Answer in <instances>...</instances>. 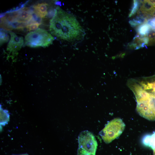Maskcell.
Here are the masks:
<instances>
[{
    "label": "cell",
    "mask_w": 155,
    "mask_h": 155,
    "mask_svg": "<svg viewBox=\"0 0 155 155\" xmlns=\"http://www.w3.org/2000/svg\"><path fill=\"white\" fill-rule=\"evenodd\" d=\"M0 124L2 125H5L7 123L9 120V115L6 110H0Z\"/></svg>",
    "instance_id": "obj_11"
},
{
    "label": "cell",
    "mask_w": 155,
    "mask_h": 155,
    "mask_svg": "<svg viewBox=\"0 0 155 155\" xmlns=\"http://www.w3.org/2000/svg\"><path fill=\"white\" fill-rule=\"evenodd\" d=\"M48 4L46 3H38L32 7L34 11L38 17L44 18L48 15L47 7Z\"/></svg>",
    "instance_id": "obj_8"
},
{
    "label": "cell",
    "mask_w": 155,
    "mask_h": 155,
    "mask_svg": "<svg viewBox=\"0 0 155 155\" xmlns=\"http://www.w3.org/2000/svg\"><path fill=\"white\" fill-rule=\"evenodd\" d=\"M54 37L46 30L38 28L31 31L25 36L24 44L32 47H46L51 44Z\"/></svg>",
    "instance_id": "obj_2"
},
{
    "label": "cell",
    "mask_w": 155,
    "mask_h": 155,
    "mask_svg": "<svg viewBox=\"0 0 155 155\" xmlns=\"http://www.w3.org/2000/svg\"><path fill=\"white\" fill-rule=\"evenodd\" d=\"M152 18H155V8L154 7L148 13Z\"/></svg>",
    "instance_id": "obj_17"
},
{
    "label": "cell",
    "mask_w": 155,
    "mask_h": 155,
    "mask_svg": "<svg viewBox=\"0 0 155 155\" xmlns=\"http://www.w3.org/2000/svg\"><path fill=\"white\" fill-rule=\"evenodd\" d=\"M142 144L145 146L150 148L155 155V131L152 134L144 135L142 139Z\"/></svg>",
    "instance_id": "obj_7"
},
{
    "label": "cell",
    "mask_w": 155,
    "mask_h": 155,
    "mask_svg": "<svg viewBox=\"0 0 155 155\" xmlns=\"http://www.w3.org/2000/svg\"><path fill=\"white\" fill-rule=\"evenodd\" d=\"M9 33L10 35V39L8 44L7 50L13 52L17 51L23 44V38L12 32L9 31Z\"/></svg>",
    "instance_id": "obj_6"
},
{
    "label": "cell",
    "mask_w": 155,
    "mask_h": 155,
    "mask_svg": "<svg viewBox=\"0 0 155 155\" xmlns=\"http://www.w3.org/2000/svg\"><path fill=\"white\" fill-rule=\"evenodd\" d=\"M148 92V97L141 101L142 110L146 119L155 121V89Z\"/></svg>",
    "instance_id": "obj_5"
},
{
    "label": "cell",
    "mask_w": 155,
    "mask_h": 155,
    "mask_svg": "<svg viewBox=\"0 0 155 155\" xmlns=\"http://www.w3.org/2000/svg\"><path fill=\"white\" fill-rule=\"evenodd\" d=\"M79 148L95 155L98 144L93 134L87 130L82 131L78 137Z\"/></svg>",
    "instance_id": "obj_4"
},
{
    "label": "cell",
    "mask_w": 155,
    "mask_h": 155,
    "mask_svg": "<svg viewBox=\"0 0 155 155\" xmlns=\"http://www.w3.org/2000/svg\"><path fill=\"white\" fill-rule=\"evenodd\" d=\"M9 36L8 32L4 29H1L0 30V45L7 42L9 39Z\"/></svg>",
    "instance_id": "obj_13"
},
{
    "label": "cell",
    "mask_w": 155,
    "mask_h": 155,
    "mask_svg": "<svg viewBox=\"0 0 155 155\" xmlns=\"http://www.w3.org/2000/svg\"><path fill=\"white\" fill-rule=\"evenodd\" d=\"M12 155H28L27 154H20L19 155H16V154H13Z\"/></svg>",
    "instance_id": "obj_19"
},
{
    "label": "cell",
    "mask_w": 155,
    "mask_h": 155,
    "mask_svg": "<svg viewBox=\"0 0 155 155\" xmlns=\"http://www.w3.org/2000/svg\"><path fill=\"white\" fill-rule=\"evenodd\" d=\"M77 155H94L90 153L81 148H78L77 150Z\"/></svg>",
    "instance_id": "obj_16"
},
{
    "label": "cell",
    "mask_w": 155,
    "mask_h": 155,
    "mask_svg": "<svg viewBox=\"0 0 155 155\" xmlns=\"http://www.w3.org/2000/svg\"><path fill=\"white\" fill-rule=\"evenodd\" d=\"M151 28L146 23L142 24L139 25L137 28V34L141 36H146Z\"/></svg>",
    "instance_id": "obj_10"
},
{
    "label": "cell",
    "mask_w": 155,
    "mask_h": 155,
    "mask_svg": "<svg viewBox=\"0 0 155 155\" xmlns=\"http://www.w3.org/2000/svg\"><path fill=\"white\" fill-rule=\"evenodd\" d=\"M140 5V1L134 0L133 1V5L129 14V17H131L134 15L138 10Z\"/></svg>",
    "instance_id": "obj_12"
},
{
    "label": "cell",
    "mask_w": 155,
    "mask_h": 155,
    "mask_svg": "<svg viewBox=\"0 0 155 155\" xmlns=\"http://www.w3.org/2000/svg\"><path fill=\"white\" fill-rule=\"evenodd\" d=\"M146 1L153 7H155V0H146Z\"/></svg>",
    "instance_id": "obj_18"
},
{
    "label": "cell",
    "mask_w": 155,
    "mask_h": 155,
    "mask_svg": "<svg viewBox=\"0 0 155 155\" xmlns=\"http://www.w3.org/2000/svg\"><path fill=\"white\" fill-rule=\"evenodd\" d=\"M49 29L53 35L68 41L80 39L83 33V29L75 17L58 6L50 20Z\"/></svg>",
    "instance_id": "obj_1"
},
{
    "label": "cell",
    "mask_w": 155,
    "mask_h": 155,
    "mask_svg": "<svg viewBox=\"0 0 155 155\" xmlns=\"http://www.w3.org/2000/svg\"><path fill=\"white\" fill-rule=\"evenodd\" d=\"M146 36L149 39L148 45H152L155 44V30H154L151 29Z\"/></svg>",
    "instance_id": "obj_14"
},
{
    "label": "cell",
    "mask_w": 155,
    "mask_h": 155,
    "mask_svg": "<svg viewBox=\"0 0 155 155\" xmlns=\"http://www.w3.org/2000/svg\"><path fill=\"white\" fill-rule=\"evenodd\" d=\"M125 127L122 120L116 118L109 122L99 134L105 143H109L121 134Z\"/></svg>",
    "instance_id": "obj_3"
},
{
    "label": "cell",
    "mask_w": 155,
    "mask_h": 155,
    "mask_svg": "<svg viewBox=\"0 0 155 155\" xmlns=\"http://www.w3.org/2000/svg\"><path fill=\"white\" fill-rule=\"evenodd\" d=\"M138 15L135 18L129 21V23L131 26L135 27L147 22V20L143 16L142 14L138 11Z\"/></svg>",
    "instance_id": "obj_9"
},
{
    "label": "cell",
    "mask_w": 155,
    "mask_h": 155,
    "mask_svg": "<svg viewBox=\"0 0 155 155\" xmlns=\"http://www.w3.org/2000/svg\"><path fill=\"white\" fill-rule=\"evenodd\" d=\"M40 24L38 23H31L28 25L26 28L29 31L36 30Z\"/></svg>",
    "instance_id": "obj_15"
}]
</instances>
